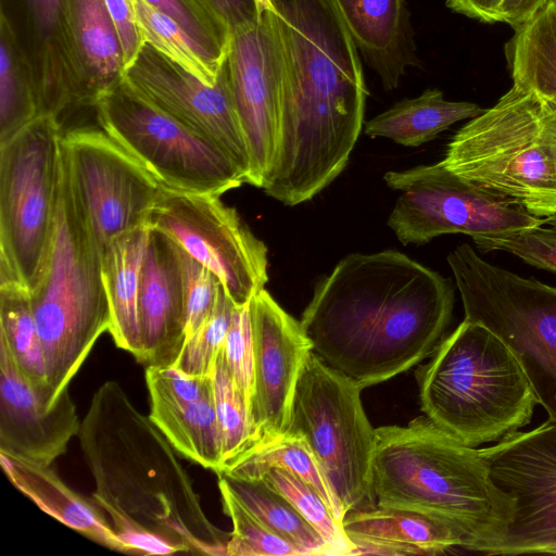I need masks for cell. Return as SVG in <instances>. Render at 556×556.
I'll use <instances>...</instances> for the list:
<instances>
[{
  "label": "cell",
  "mask_w": 556,
  "mask_h": 556,
  "mask_svg": "<svg viewBox=\"0 0 556 556\" xmlns=\"http://www.w3.org/2000/svg\"><path fill=\"white\" fill-rule=\"evenodd\" d=\"M205 1L228 23L231 31L253 23L262 12L256 0Z\"/></svg>",
  "instance_id": "cell-45"
},
{
  "label": "cell",
  "mask_w": 556,
  "mask_h": 556,
  "mask_svg": "<svg viewBox=\"0 0 556 556\" xmlns=\"http://www.w3.org/2000/svg\"><path fill=\"white\" fill-rule=\"evenodd\" d=\"M147 223L215 274L235 306L265 288L267 248L219 195L163 187Z\"/></svg>",
  "instance_id": "cell-13"
},
{
  "label": "cell",
  "mask_w": 556,
  "mask_h": 556,
  "mask_svg": "<svg viewBox=\"0 0 556 556\" xmlns=\"http://www.w3.org/2000/svg\"><path fill=\"white\" fill-rule=\"evenodd\" d=\"M362 390L312 352L299 380L287 431L306 440L345 515L376 506V429L365 414Z\"/></svg>",
  "instance_id": "cell-10"
},
{
  "label": "cell",
  "mask_w": 556,
  "mask_h": 556,
  "mask_svg": "<svg viewBox=\"0 0 556 556\" xmlns=\"http://www.w3.org/2000/svg\"><path fill=\"white\" fill-rule=\"evenodd\" d=\"M0 18L29 66L39 115L59 118L77 106L70 0H0Z\"/></svg>",
  "instance_id": "cell-19"
},
{
  "label": "cell",
  "mask_w": 556,
  "mask_h": 556,
  "mask_svg": "<svg viewBox=\"0 0 556 556\" xmlns=\"http://www.w3.org/2000/svg\"><path fill=\"white\" fill-rule=\"evenodd\" d=\"M102 254L61 152L52 232L39 277L29 291L54 403L110 328Z\"/></svg>",
  "instance_id": "cell-6"
},
{
  "label": "cell",
  "mask_w": 556,
  "mask_h": 556,
  "mask_svg": "<svg viewBox=\"0 0 556 556\" xmlns=\"http://www.w3.org/2000/svg\"><path fill=\"white\" fill-rule=\"evenodd\" d=\"M181 251L185 277L187 338L193 334L211 316L222 282L200 262Z\"/></svg>",
  "instance_id": "cell-42"
},
{
  "label": "cell",
  "mask_w": 556,
  "mask_h": 556,
  "mask_svg": "<svg viewBox=\"0 0 556 556\" xmlns=\"http://www.w3.org/2000/svg\"><path fill=\"white\" fill-rule=\"evenodd\" d=\"M139 30L159 52L200 78L214 85L223 65L197 46L169 17L147 0H132Z\"/></svg>",
  "instance_id": "cell-34"
},
{
  "label": "cell",
  "mask_w": 556,
  "mask_h": 556,
  "mask_svg": "<svg viewBox=\"0 0 556 556\" xmlns=\"http://www.w3.org/2000/svg\"><path fill=\"white\" fill-rule=\"evenodd\" d=\"M80 427L68 389L49 408L0 342V454L24 464L50 467L66 452Z\"/></svg>",
  "instance_id": "cell-20"
},
{
  "label": "cell",
  "mask_w": 556,
  "mask_h": 556,
  "mask_svg": "<svg viewBox=\"0 0 556 556\" xmlns=\"http://www.w3.org/2000/svg\"><path fill=\"white\" fill-rule=\"evenodd\" d=\"M376 505L416 511L458 532L468 551L489 554L510 522L514 501L492 482L476 447L428 417L376 429Z\"/></svg>",
  "instance_id": "cell-4"
},
{
  "label": "cell",
  "mask_w": 556,
  "mask_h": 556,
  "mask_svg": "<svg viewBox=\"0 0 556 556\" xmlns=\"http://www.w3.org/2000/svg\"><path fill=\"white\" fill-rule=\"evenodd\" d=\"M504 0H446L456 13L484 23L502 22Z\"/></svg>",
  "instance_id": "cell-46"
},
{
  "label": "cell",
  "mask_w": 556,
  "mask_h": 556,
  "mask_svg": "<svg viewBox=\"0 0 556 556\" xmlns=\"http://www.w3.org/2000/svg\"><path fill=\"white\" fill-rule=\"evenodd\" d=\"M551 1H553V2H555V3H556V0H551Z\"/></svg>",
  "instance_id": "cell-50"
},
{
  "label": "cell",
  "mask_w": 556,
  "mask_h": 556,
  "mask_svg": "<svg viewBox=\"0 0 556 556\" xmlns=\"http://www.w3.org/2000/svg\"><path fill=\"white\" fill-rule=\"evenodd\" d=\"M213 401L222 438V469L256 442L250 409L236 387L222 349L212 370Z\"/></svg>",
  "instance_id": "cell-35"
},
{
  "label": "cell",
  "mask_w": 556,
  "mask_h": 556,
  "mask_svg": "<svg viewBox=\"0 0 556 556\" xmlns=\"http://www.w3.org/2000/svg\"><path fill=\"white\" fill-rule=\"evenodd\" d=\"M0 455L8 478L41 510L103 546L127 553L113 527L94 505L64 484L53 470Z\"/></svg>",
  "instance_id": "cell-26"
},
{
  "label": "cell",
  "mask_w": 556,
  "mask_h": 556,
  "mask_svg": "<svg viewBox=\"0 0 556 556\" xmlns=\"http://www.w3.org/2000/svg\"><path fill=\"white\" fill-rule=\"evenodd\" d=\"M140 353L146 367L174 366L187 340L180 248L151 226L139 294Z\"/></svg>",
  "instance_id": "cell-21"
},
{
  "label": "cell",
  "mask_w": 556,
  "mask_h": 556,
  "mask_svg": "<svg viewBox=\"0 0 556 556\" xmlns=\"http://www.w3.org/2000/svg\"><path fill=\"white\" fill-rule=\"evenodd\" d=\"M514 29L505 46L514 84L556 105V3L548 0Z\"/></svg>",
  "instance_id": "cell-30"
},
{
  "label": "cell",
  "mask_w": 556,
  "mask_h": 556,
  "mask_svg": "<svg viewBox=\"0 0 556 556\" xmlns=\"http://www.w3.org/2000/svg\"><path fill=\"white\" fill-rule=\"evenodd\" d=\"M62 155L75 197L101 247L146 224L163 187L102 129L63 131Z\"/></svg>",
  "instance_id": "cell-14"
},
{
  "label": "cell",
  "mask_w": 556,
  "mask_h": 556,
  "mask_svg": "<svg viewBox=\"0 0 556 556\" xmlns=\"http://www.w3.org/2000/svg\"><path fill=\"white\" fill-rule=\"evenodd\" d=\"M440 162L534 216H551L556 212V105L513 84L457 130Z\"/></svg>",
  "instance_id": "cell-7"
},
{
  "label": "cell",
  "mask_w": 556,
  "mask_h": 556,
  "mask_svg": "<svg viewBox=\"0 0 556 556\" xmlns=\"http://www.w3.org/2000/svg\"><path fill=\"white\" fill-rule=\"evenodd\" d=\"M260 8L263 9H271L269 0H256Z\"/></svg>",
  "instance_id": "cell-49"
},
{
  "label": "cell",
  "mask_w": 556,
  "mask_h": 556,
  "mask_svg": "<svg viewBox=\"0 0 556 556\" xmlns=\"http://www.w3.org/2000/svg\"><path fill=\"white\" fill-rule=\"evenodd\" d=\"M149 417L176 452L206 469L219 471L222 438L213 391L195 401L150 399Z\"/></svg>",
  "instance_id": "cell-28"
},
{
  "label": "cell",
  "mask_w": 556,
  "mask_h": 556,
  "mask_svg": "<svg viewBox=\"0 0 556 556\" xmlns=\"http://www.w3.org/2000/svg\"><path fill=\"white\" fill-rule=\"evenodd\" d=\"M453 306L451 281L406 254L353 253L316 285L300 323L313 352L364 389L430 356Z\"/></svg>",
  "instance_id": "cell-2"
},
{
  "label": "cell",
  "mask_w": 556,
  "mask_h": 556,
  "mask_svg": "<svg viewBox=\"0 0 556 556\" xmlns=\"http://www.w3.org/2000/svg\"><path fill=\"white\" fill-rule=\"evenodd\" d=\"M174 21L216 63L227 59L231 28L205 0H147Z\"/></svg>",
  "instance_id": "cell-38"
},
{
  "label": "cell",
  "mask_w": 556,
  "mask_h": 556,
  "mask_svg": "<svg viewBox=\"0 0 556 556\" xmlns=\"http://www.w3.org/2000/svg\"><path fill=\"white\" fill-rule=\"evenodd\" d=\"M261 479L285 495L298 511L316 529L330 548L331 555H354L356 545L348 536L318 491L296 475L273 468Z\"/></svg>",
  "instance_id": "cell-36"
},
{
  "label": "cell",
  "mask_w": 556,
  "mask_h": 556,
  "mask_svg": "<svg viewBox=\"0 0 556 556\" xmlns=\"http://www.w3.org/2000/svg\"><path fill=\"white\" fill-rule=\"evenodd\" d=\"M0 342L8 348L21 375L36 389L49 408L52 392L47 378L42 344L30 294L17 283H0Z\"/></svg>",
  "instance_id": "cell-31"
},
{
  "label": "cell",
  "mask_w": 556,
  "mask_h": 556,
  "mask_svg": "<svg viewBox=\"0 0 556 556\" xmlns=\"http://www.w3.org/2000/svg\"><path fill=\"white\" fill-rule=\"evenodd\" d=\"M483 111L476 103L448 101L439 89H427L372 117L365 124V134L370 138H389L404 147H419L453 124L471 119Z\"/></svg>",
  "instance_id": "cell-27"
},
{
  "label": "cell",
  "mask_w": 556,
  "mask_h": 556,
  "mask_svg": "<svg viewBox=\"0 0 556 556\" xmlns=\"http://www.w3.org/2000/svg\"><path fill=\"white\" fill-rule=\"evenodd\" d=\"M249 309L253 339L250 414L258 442L288 431L299 380L313 344L301 323L265 288L252 298Z\"/></svg>",
  "instance_id": "cell-18"
},
{
  "label": "cell",
  "mask_w": 556,
  "mask_h": 556,
  "mask_svg": "<svg viewBox=\"0 0 556 556\" xmlns=\"http://www.w3.org/2000/svg\"><path fill=\"white\" fill-rule=\"evenodd\" d=\"M218 486L223 509L233 526L227 543V556H305L248 509L225 477L219 476Z\"/></svg>",
  "instance_id": "cell-37"
},
{
  "label": "cell",
  "mask_w": 556,
  "mask_h": 556,
  "mask_svg": "<svg viewBox=\"0 0 556 556\" xmlns=\"http://www.w3.org/2000/svg\"><path fill=\"white\" fill-rule=\"evenodd\" d=\"M482 251H505L526 263L556 273V228L538 226L526 230L472 238Z\"/></svg>",
  "instance_id": "cell-40"
},
{
  "label": "cell",
  "mask_w": 556,
  "mask_h": 556,
  "mask_svg": "<svg viewBox=\"0 0 556 556\" xmlns=\"http://www.w3.org/2000/svg\"><path fill=\"white\" fill-rule=\"evenodd\" d=\"M367 65L386 90L397 88L417 50L405 0H334Z\"/></svg>",
  "instance_id": "cell-22"
},
{
  "label": "cell",
  "mask_w": 556,
  "mask_h": 556,
  "mask_svg": "<svg viewBox=\"0 0 556 556\" xmlns=\"http://www.w3.org/2000/svg\"><path fill=\"white\" fill-rule=\"evenodd\" d=\"M544 224L549 225L551 227L556 228V212L551 216L544 218Z\"/></svg>",
  "instance_id": "cell-48"
},
{
  "label": "cell",
  "mask_w": 556,
  "mask_h": 556,
  "mask_svg": "<svg viewBox=\"0 0 556 556\" xmlns=\"http://www.w3.org/2000/svg\"><path fill=\"white\" fill-rule=\"evenodd\" d=\"M223 350L233 382L250 409L253 391V339L249 304L233 307Z\"/></svg>",
  "instance_id": "cell-41"
},
{
  "label": "cell",
  "mask_w": 556,
  "mask_h": 556,
  "mask_svg": "<svg viewBox=\"0 0 556 556\" xmlns=\"http://www.w3.org/2000/svg\"><path fill=\"white\" fill-rule=\"evenodd\" d=\"M283 56L277 152L263 189L285 205L314 198L346 167L367 98L359 51L334 0H269Z\"/></svg>",
  "instance_id": "cell-1"
},
{
  "label": "cell",
  "mask_w": 556,
  "mask_h": 556,
  "mask_svg": "<svg viewBox=\"0 0 556 556\" xmlns=\"http://www.w3.org/2000/svg\"><path fill=\"white\" fill-rule=\"evenodd\" d=\"M39 116L28 64L4 20L0 18V144Z\"/></svg>",
  "instance_id": "cell-33"
},
{
  "label": "cell",
  "mask_w": 556,
  "mask_h": 556,
  "mask_svg": "<svg viewBox=\"0 0 556 556\" xmlns=\"http://www.w3.org/2000/svg\"><path fill=\"white\" fill-rule=\"evenodd\" d=\"M227 64L250 155L248 184L263 188L276 157L283 86L282 47L271 9L231 31Z\"/></svg>",
  "instance_id": "cell-16"
},
{
  "label": "cell",
  "mask_w": 556,
  "mask_h": 556,
  "mask_svg": "<svg viewBox=\"0 0 556 556\" xmlns=\"http://www.w3.org/2000/svg\"><path fill=\"white\" fill-rule=\"evenodd\" d=\"M150 399L169 402L195 401L212 393V376H189L174 366L147 367Z\"/></svg>",
  "instance_id": "cell-43"
},
{
  "label": "cell",
  "mask_w": 556,
  "mask_h": 556,
  "mask_svg": "<svg viewBox=\"0 0 556 556\" xmlns=\"http://www.w3.org/2000/svg\"><path fill=\"white\" fill-rule=\"evenodd\" d=\"M151 226L146 223L115 236L102 254V277L109 301V332L135 358L140 353L139 294Z\"/></svg>",
  "instance_id": "cell-25"
},
{
  "label": "cell",
  "mask_w": 556,
  "mask_h": 556,
  "mask_svg": "<svg viewBox=\"0 0 556 556\" xmlns=\"http://www.w3.org/2000/svg\"><path fill=\"white\" fill-rule=\"evenodd\" d=\"M383 179L399 192L387 224L404 245L425 244L446 233L475 238L544 225V218L471 184L441 162L391 170Z\"/></svg>",
  "instance_id": "cell-12"
},
{
  "label": "cell",
  "mask_w": 556,
  "mask_h": 556,
  "mask_svg": "<svg viewBox=\"0 0 556 556\" xmlns=\"http://www.w3.org/2000/svg\"><path fill=\"white\" fill-rule=\"evenodd\" d=\"M273 468L286 469L313 485L323 496L336 519L343 525L344 511L329 485L306 440L286 432L273 439L254 443L226 465L218 476L254 480Z\"/></svg>",
  "instance_id": "cell-29"
},
{
  "label": "cell",
  "mask_w": 556,
  "mask_h": 556,
  "mask_svg": "<svg viewBox=\"0 0 556 556\" xmlns=\"http://www.w3.org/2000/svg\"><path fill=\"white\" fill-rule=\"evenodd\" d=\"M343 528L356 545L354 555H438L465 548L464 538L426 515L374 506L349 511Z\"/></svg>",
  "instance_id": "cell-23"
},
{
  "label": "cell",
  "mask_w": 556,
  "mask_h": 556,
  "mask_svg": "<svg viewBox=\"0 0 556 556\" xmlns=\"http://www.w3.org/2000/svg\"><path fill=\"white\" fill-rule=\"evenodd\" d=\"M225 478L248 509L305 556L331 555L329 546L316 529L285 495L264 479Z\"/></svg>",
  "instance_id": "cell-32"
},
{
  "label": "cell",
  "mask_w": 556,
  "mask_h": 556,
  "mask_svg": "<svg viewBox=\"0 0 556 556\" xmlns=\"http://www.w3.org/2000/svg\"><path fill=\"white\" fill-rule=\"evenodd\" d=\"M94 109L101 129L164 188L220 195L245 182L220 147L146 100L125 78Z\"/></svg>",
  "instance_id": "cell-11"
},
{
  "label": "cell",
  "mask_w": 556,
  "mask_h": 556,
  "mask_svg": "<svg viewBox=\"0 0 556 556\" xmlns=\"http://www.w3.org/2000/svg\"><path fill=\"white\" fill-rule=\"evenodd\" d=\"M479 453L494 485L514 501L506 532L489 555L556 554V422L515 431Z\"/></svg>",
  "instance_id": "cell-15"
},
{
  "label": "cell",
  "mask_w": 556,
  "mask_h": 556,
  "mask_svg": "<svg viewBox=\"0 0 556 556\" xmlns=\"http://www.w3.org/2000/svg\"><path fill=\"white\" fill-rule=\"evenodd\" d=\"M116 25L126 68L131 65L146 41L139 30L132 0H104Z\"/></svg>",
  "instance_id": "cell-44"
},
{
  "label": "cell",
  "mask_w": 556,
  "mask_h": 556,
  "mask_svg": "<svg viewBox=\"0 0 556 556\" xmlns=\"http://www.w3.org/2000/svg\"><path fill=\"white\" fill-rule=\"evenodd\" d=\"M417 371L421 410L464 445L500 441L526 426L536 396L513 352L464 319Z\"/></svg>",
  "instance_id": "cell-5"
},
{
  "label": "cell",
  "mask_w": 556,
  "mask_h": 556,
  "mask_svg": "<svg viewBox=\"0 0 556 556\" xmlns=\"http://www.w3.org/2000/svg\"><path fill=\"white\" fill-rule=\"evenodd\" d=\"M125 80L146 100L220 147L248 184L250 155L233 102L227 59L210 85L144 43Z\"/></svg>",
  "instance_id": "cell-17"
},
{
  "label": "cell",
  "mask_w": 556,
  "mask_h": 556,
  "mask_svg": "<svg viewBox=\"0 0 556 556\" xmlns=\"http://www.w3.org/2000/svg\"><path fill=\"white\" fill-rule=\"evenodd\" d=\"M77 73V106H93L124 80L126 66L116 25L104 0H70Z\"/></svg>",
  "instance_id": "cell-24"
},
{
  "label": "cell",
  "mask_w": 556,
  "mask_h": 556,
  "mask_svg": "<svg viewBox=\"0 0 556 556\" xmlns=\"http://www.w3.org/2000/svg\"><path fill=\"white\" fill-rule=\"evenodd\" d=\"M548 0H504L502 22L514 28L528 22Z\"/></svg>",
  "instance_id": "cell-47"
},
{
  "label": "cell",
  "mask_w": 556,
  "mask_h": 556,
  "mask_svg": "<svg viewBox=\"0 0 556 556\" xmlns=\"http://www.w3.org/2000/svg\"><path fill=\"white\" fill-rule=\"evenodd\" d=\"M63 130L39 115L0 144V283L30 291L46 258L55 217Z\"/></svg>",
  "instance_id": "cell-9"
},
{
  "label": "cell",
  "mask_w": 556,
  "mask_h": 556,
  "mask_svg": "<svg viewBox=\"0 0 556 556\" xmlns=\"http://www.w3.org/2000/svg\"><path fill=\"white\" fill-rule=\"evenodd\" d=\"M78 435L96 482L92 498L117 536L150 532L178 552L226 555L231 532L207 519L175 448L117 382L94 393Z\"/></svg>",
  "instance_id": "cell-3"
},
{
  "label": "cell",
  "mask_w": 556,
  "mask_h": 556,
  "mask_svg": "<svg viewBox=\"0 0 556 556\" xmlns=\"http://www.w3.org/2000/svg\"><path fill=\"white\" fill-rule=\"evenodd\" d=\"M465 319L496 334L556 422V287L492 265L467 243L447 255Z\"/></svg>",
  "instance_id": "cell-8"
},
{
  "label": "cell",
  "mask_w": 556,
  "mask_h": 556,
  "mask_svg": "<svg viewBox=\"0 0 556 556\" xmlns=\"http://www.w3.org/2000/svg\"><path fill=\"white\" fill-rule=\"evenodd\" d=\"M233 307L222 285L211 316L187 338L174 367L189 376H211L215 358L224 346Z\"/></svg>",
  "instance_id": "cell-39"
}]
</instances>
